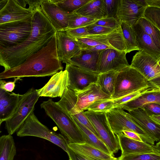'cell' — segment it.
<instances>
[{"instance_id":"obj_1","label":"cell","mask_w":160,"mask_h":160,"mask_svg":"<svg viewBox=\"0 0 160 160\" xmlns=\"http://www.w3.org/2000/svg\"><path fill=\"white\" fill-rule=\"evenodd\" d=\"M63 68L57 53L55 33L45 46L22 63L0 73V79L52 76Z\"/></svg>"},{"instance_id":"obj_2","label":"cell","mask_w":160,"mask_h":160,"mask_svg":"<svg viewBox=\"0 0 160 160\" xmlns=\"http://www.w3.org/2000/svg\"><path fill=\"white\" fill-rule=\"evenodd\" d=\"M46 114L55 122L68 143H85L78 125L65 110L51 99L40 105Z\"/></svg>"},{"instance_id":"obj_3","label":"cell","mask_w":160,"mask_h":160,"mask_svg":"<svg viewBox=\"0 0 160 160\" xmlns=\"http://www.w3.org/2000/svg\"><path fill=\"white\" fill-rule=\"evenodd\" d=\"M155 85L158 86L148 80L129 65L118 72L111 99L120 98L140 89Z\"/></svg>"},{"instance_id":"obj_4","label":"cell","mask_w":160,"mask_h":160,"mask_svg":"<svg viewBox=\"0 0 160 160\" xmlns=\"http://www.w3.org/2000/svg\"><path fill=\"white\" fill-rule=\"evenodd\" d=\"M19 137L32 136L45 139L62 148L67 153L68 142L62 135L49 129L42 124L32 112L17 131Z\"/></svg>"},{"instance_id":"obj_5","label":"cell","mask_w":160,"mask_h":160,"mask_svg":"<svg viewBox=\"0 0 160 160\" xmlns=\"http://www.w3.org/2000/svg\"><path fill=\"white\" fill-rule=\"evenodd\" d=\"M40 0H8L0 10V25L31 18Z\"/></svg>"},{"instance_id":"obj_6","label":"cell","mask_w":160,"mask_h":160,"mask_svg":"<svg viewBox=\"0 0 160 160\" xmlns=\"http://www.w3.org/2000/svg\"><path fill=\"white\" fill-rule=\"evenodd\" d=\"M39 97L37 90L33 88L21 95L11 117L5 121V128L9 135H11L17 131L26 118L33 111L35 105Z\"/></svg>"},{"instance_id":"obj_7","label":"cell","mask_w":160,"mask_h":160,"mask_svg":"<svg viewBox=\"0 0 160 160\" xmlns=\"http://www.w3.org/2000/svg\"><path fill=\"white\" fill-rule=\"evenodd\" d=\"M110 127L116 135L124 130L133 132L138 134L142 141L152 145L155 141L133 121L128 112L122 108L112 109L105 112Z\"/></svg>"},{"instance_id":"obj_8","label":"cell","mask_w":160,"mask_h":160,"mask_svg":"<svg viewBox=\"0 0 160 160\" xmlns=\"http://www.w3.org/2000/svg\"><path fill=\"white\" fill-rule=\"evenodd\" d=\"M31 29V18L0 24V46L11 47L21 43L28 37Z\"/></svg>"},{"instance_id":"obj_9","label":"cell","mask_w":160,"mask_h":160,"mask_svg":"<svg viewBox=\"0 0 160 160\" xmlns=\"http://www.w3.org/2000/svg\"><path fill=\"white\" fill-rule=\"evenodd\" d=\"M84 113L98 133L103 142L114 156L120 149L117 138L112 131L105 112H94L87 110Z\"/></svg>"},{"instance_id":"obj_10","label":"cell","mask_w":160,"mask_h":160,"mask_svg":"<svg viewBox=\"0 0 160 160\" xmlns=\"http://www.w3.org/2000/svg\"><path fill=\"white\" fill-rule=\"evenodd\" d=\"M160 60L142 51L133 56L130 66L137 70L148 80L160 86Z\"/></svg>"},{"instance_id":"obj_11","label":"cell","mask_w":160,"mask_h":160,"mask_svg":"<svg viewBox=\"0 0 160 160\" xmlns=\"http://www.w3.org/2000/svg\"><path fill=\"white\" fill-rule=\"evenodd\" d=\"M125 51L108 48L99 52L97 73L99 74L112 71H119L129 66Z\"/></svg>"},{"instance_id":"obj_12","label":"cell","mask_w":160,"mask_h":160,"mask_svg":"<svg viewBox=\"0 0 160 160\" xmlns=\"http://www.w3.org/2000/svg\"><path fill=\"white\" fill-rule=\"evenodd\" d=\"M65 70L68 74L69 84L68 88L74 92L82 91L90 84L96 83L99 74L69 63H66Z\"/></svg>"},{"instance_id":"obj_13","label":"cell","mask_w":160,"mask_h":160,"mask_svg":"<svg viewBox=\"0 0 160 160\" xmlns=\"http://www.w3.org/2000/svg\"><path fill=\"white\" fill-rule=\"evenodd\" d=\"M117 138L121 156L130 154H141L154 153L160 155V142L152 145L144 141H140L128 138L122 132L116 135Z\"/></svg>"},{"instance_id":"obj_14","label":"cell","mask_w":160,"mask_h":160,"mask_svg":"<svg viewBox=\"0 0 160 160\" xmlns=\"http://www.w3.org/2000/svg\"><path fill=\"white\" fill-rule=\"evenodd\" d=\"M40 5L43 13L56 31H65L71 13L63 10L52 0H40Z\"/></svg>"},{"instance_id":"obj_15","label":"cell","mask_w":160,"mask_h":160,"mask_svg":"<svg viewBox=\"0 0 160 160\" xmlns=\"http://www.w3.org/2000/svg\"><path fill=\"white\" fill-rule=\"evenodd\" d=\"M56 37L58 58L61 62L68 63L79 53L81 48L76 40L66 31H57Z\"/></svg>"},{"instance_id":"obj_16","label":"cell","mask_w":160,"mask_h":160,"mask_svg":"<svg viewBox=\"0 0 160 160\" xmlns=\"http://www.w3.org/2000/svg\"><path fill=\"white\" fill-rule=\"evenodd\" d=\"M146 7L139 4L136 0H119L117 19L120 22H123L133 27L143 17Z\"/></svg>"},{"instance_id":"obj_17","label":"cell","mask_w":160,"mask_h":160,"mask_svg":"<svg viewBox=\"0 0 160 160\" xmlns=\"http://www.w3.org/2000/svg\"><path fill=\"white\" fill-rule=\"evenodd\" d=\"M69 84L67 71L61 70L53 75L45 86L37 91L40 97L61 98Z\"/></svg>"},{"instance_id":"obj_18","label":"cell","mask_w":160,"mask_h":160,"mask_svg":"<svg viewBox=\"0 0 160 160\" xmlns=\"http://www.w3.org/2000/svg\"><path fill=\"white\" fill-rule=\"evenodd\" d=\"M134 122L155 142L160 140V125L153 122L146 111L140 108L128 112Z\"/></svg>"},{"instance_id":"obj_19","label":"cell","mask_w":160,"mask_h":160,"mask_svg":"<svg viewBox=\"0 0 160 160\" xmlns=\"http://www.w3.org/2000/svg\"><path fill=\"white\" fill-rule=\"evenodd\" d=\"M139 51H142L156 59L160 60V49L152 38L144 31L137 22L133 26Z\"/></svg>"},{"instance_id":"obj_20","label":"cell","mask_w":160,"mask_h":160,"mask_svg":"<svg viewBox=\"0 0 160 160\" xmlns=\"http://www.w3.org/2000/svg\"><path fill=\"white\" fill-rule=\"evenodd\" d=\"M5 81L0 79V120L5 121L13 113L21 95L10 93L1 87Z\"/></svg>"},{"instance_id":"obj_21","label":"cell","mask_w":160,"mask_h":160,"mask_svg":"<svg viewBox=\"0 0 160 160\" xmlns=\"http://www.w3.org/2000/svg\"><path fill=\"white\" fill-rule=\"evenodd\" d=\"M99 52H88L81 49L79 53L71 59L68 63L85 70L97 73Z\"/></svg>"},{"instance_id":"obj_22","label":"cell","mask_w":160,"mask_h":160,"mask_svg":"<svg viewBox=\"0 0 160 160\" xmlns=\"http://www.w3.org/2000/svg\"><path fill=\"white\" fill-rule=\"evenodd\" d=\"M68 146L89 160H112L116 158L86 143H68Z\"/></svg>"},{"instance_id":"obj_23","label":"cell","mask_w":160,"mask_h":160,"mask_svg":"<svg viewBox=\"0 0 160 160\" xmlns=\"http://www.w3.org/2000/svg\"><path fill=\"white\" fill-rule=\"evenodd\" d=\"M73 13L97 20L107 17L103 0H89Z\"/></svg>"},{"instance_id":"obj_24","label":"cell","mask_w":160,"mask_h":160,"mask_svg":"<svg viewBox=\"0 0 160 160\" xmlns=\"http://www.w3.org/2000/svg\"><path fill=\"white\" fill-rule=\"evenodd\" d=\"M150 102L160 104V91L145 93L138 98L124 104L122 108L128 111L142 107Z\"/></svg>"},{"instance_id":"obj_25","label":"cell","mask_w":160,"mask_h":160,"mask_svg":"<svg viewBox=\"0 0 160 160\" xmlns=\"http://www.w3.org/2000/svg\"><path fill=\"white\" fill-rule=\"evenodd\" d=\"M71 117L80 129L85 143L97 148L108 154L113 156L107 146L98 138L80 123L73 116Z\"/></svg>"},{"instance_id":"obj_26","label":"cell","mask_w":160,"mask_h":160,"mask_svg":"<svg viewBox=\"0 0 160 160\" xmlns=\"http://www.w3.org/2000/svg\"><path fill=\"white\" fill-rule=\"evenodd\" d=\"M118 71H112L99 74L97 83L99 85L102 91L111 97L114 91Z\"/></svg>"},{"instance_id":"obj_27","label":"cell","mask_w":160,"mask_h":160,"mask_svg":"<svg viewBox=\"0 0 160 160\" xmlns=\"http://www.w3.org/2000/svg\"><path fill=\"white\" fill-rule=\"evenodd\" d=\"M16 154L14 140L10 135L0 137V160H13Z\"/></svg>"},{"instance_id":"obj_28","label":"cell","mask_w":160,"mask_h":160,"mask_svg":"<svg viewBox=\"0 0 160 160\" xmlns=\"http://www.w3.org/2000/svg\"><path fill=\"white\" fill-rule=\"evenodd\" d=\"M120 22V27L126 48V53H127L134 50L139 51L133 27L123 22Z\"/></svg>"},{"instance_id":"obj_29","label":"cell","mask_w":160,"mask_h":160,"mask_svg":"<svg viewBox=\"0 0 160 160\" xmlns=\"http://www.w3.org/2000/svg\"><path fill=\"white\" fill-rule=\"evenodd\" d=\"M157 91H160V86L155 85L140 89L121 98L113 100V108H122L126 102L135 99L145 93Z\"/></svg>"},{"instance_id":"obj_30","label":"cell","mask_w":160,"mask_h":160,"mask_svg":"<svg viewBox=\"0 0 160 160\" xmlns=\"http://www.w3.org/2000/svg\"><path fill=\"white\" fill-rule=\"evenodd\" d=\"M107 34L89 35L86 37L76 39L81 49H86L96 45L104 44L113 49L110 45Z\"/></svg>"},{"instance_id":"obj_31","label":"cell","mask_w":160,"mask_h":160,"mask_svg":"<svg viewBox=\"0 0 160 160\" xmlns=\"http://www.w3.org/2000/svg\"><path fill=\"white\" fill-rule=\"evenodd\" d=\"M107 37L111 46L120 51H126V47L120 26L107 34Z\"/></svg>"},{"instance_id":"obj_32","label":"cell","mask_w":160,"mask_h":160,"mask_svg":"<svg viewBox=\"0 0 160 160\" xmlns=\"http://www.w3.org/2000/svg\"><path fill=\"white\" fill-rule=\"evenodd\" d=\"M97 20L75 13H71L69 17L68 27L65 31L86 27L94 23Z\"/></svg>"},{"instance_id":"obj_33","label":"cell","mask_w":160,"mask_h":160,"mask_svg":"<svg viewBox=\"0 0 160 160\" xmlns=\"http://www.w3.org/2000/svg\"><path fill=\"white\" fill-rule=\"evenodd\" d=\"M137 22L145 32L152 38L156 45L160 49V30L143 17L140 18Z\"/></svg>"},{"instance_id":"obj_34","label":"cell","mask_w":160,"mask_h":160,"mask_svg":"<svg viewBox=\"0 0 160 160\" xmlns=\"http://www.w3.org/2000/svg\"><path fill=\"white\" fill-rule=\"evenodd\" d=\"M64 11L73 13L89 0H52Z\"/></svg>"},{"instance_id":"obj_35","label":"cell","mask_w":160,"mask_h":160,"mask_svg":"<svg viewBox=\"0 0 160 160\" xmlns=\"http://www.w3.org/2000/svg\"><path fill=\"white\" fill-rule=\"evenodd\" d=\"M143 17L160 30V8L147 6Z\"/></svg>"},{"instance_id":"obj_36","label":"cell","mask_w":160,"mask_h":160,"mask_svg":"<svg viewBox=\"0 0 160 160\" xmlns=\"http://www.w3.org/2000/svg\"><path fill=\"white\" fill-rule=\"evenodd\" d=\"M113 104L111 99L99 100L90 105L87 110L94 112H106L113 108Z\"/></svg>"},{"instance_id":"obj_37","label":"cell","mask_w":160,"mask_h":160,"mask_svg":"<svg viewBox=\"0 0 160 160\" xmlns=\"http://www.w3.org/2000/svg\"><path fill=\"white\" fill-rule=\"evenodd\" d=\"M118 160H160V155L154 153L130 154L121 156Z\"/></svg>"},{"instance_id":"obj_38","label":"cell","mask_w":160,"mask_h":160,"mask_svg":"<svg viewBox=\"0 0 160 160\" xmlns=\"http://www.w3.org/2000/svg\"><path fill=\"white\" fill-rule=\"evenodd\" d=\"M106 11L108 17L117 18L119 0H103Z\"/></svg>"},{"instance_id":"obj_39","label":"cell","mask_w":160,"mask_h":160,"mask_svg":"<svg viewBox=\"0 0 160 160\" xmlns=\"http://www.w3.org/2000/svg\"><path fill=\"white\" fill-rule=\"evenodd\" d=\"M94 24L115 29L120 26V22L116 18L106 17L97 20Z\"/></svg>"},{"instance_id":"obj_40","label":"cell","mask_w":160,"mask_h":160,"mask_svg":"<svg viewBox=\"0 0 160 160\" xmlns=\"http://www.w3.org/2000/svg\"><path fill=\"white\" fill-rule=\"evenodd\" d=\"M86 27L89 35L105 34L111 32L114 29L97 25L94 23Z\"/></svg>"},{"instance_id":"obj_41","label":"cell","mask_w":160,"mask_h":160,"mask_svg":"<svg viewBox=\"0 0 160 160\" xmlns=\"http://www.w3.org/2000/svg\"><path fill=\"white\" fill-rule=\"evenodd\" d=\"M65 31L70 36L76 39L85 38L89 35L86 27Z\"/></svg>"},{"instance_id":"obj_42","label":"cell","mask_w":160,"mask_h":160,"mask_svg":"<svg viewBox=\"0 0 160 160\" xmlns=\"http://www.w3.org/2000/svg\"><path fill=\"white\" fill-rule=\"evenodd\" d=\"M142 108L148 114L160 115V104L150 102L145 105Z\"/></svg>"},{"instance_id":"obj_43","label":"cell","mask_w":160,"mask_h":160,"mask_svg":"<svg viewBox=\"0 0 160 160\" xmlns=\"http://www.w3.org/2000/svg\"><path fill=\"white\" fill-rule=\"evenodd\" d=\"M69 160H89L68 147L67 152Z\"/></svg>"},{"instance_id":"obj_44","label":"cell","mask_w":160,"mask_h":160,"mask_svg":"<svg viewBox=\"0 0 160 160\" xmlns=\"http://www.w3.org/2000/svg\"><path fill=\"white\" fill-rule=\"evenodd\" d=\"M18 80L16 78L13 82H6L5 81L1 85V87L8 92H11L14 89L15 82Z\"/></svg>"},{"instance_id":"obj_45","label":"cell","mask_w":160,"mask_h":160,"mask_svg":"<svg viewBox=\"0 0 160 160\" xmlns=\"http://www.w3.org/2000/svg\"><path fill=\"white\" fill-rule=\"evenodd\" d=\"M122 132L126 137L134 140L143 141L140 136L137 133L131 131L124 130Z\"/></svg>"},{"instance_id":"obj_46","label":"cell","mask_w":160,"mask_h":160,"mask_svg":"<svg viewBox=\"0 0 160 160\" xmlns=\"http://www.w3.org/2000/svg\"><path fill=\"white\" fill-rule=\"evenodd\" d=\"M112 48L106 44H102L83 49L88 52L100 51L108 48Z\"/></svg>"},{"instance_id":"obj_47","label":"cell","mask_w":160,"mask_h":160,"mask_svg":"<svg viewBox=\"0 0 160 160\" xmlns=\"http://www.w3.org/2000/svg\"><path fill=\"white\" fill-rule=\"evenodd\" d=\"M147 6L160 8V0H145Z\"/></svg>"},{"instance_id":"obj_48","label":"cell","mask_w":160,"mask_h":160,"mask_svg":"<svg viewBox=\"0 0 160 160\" xmlns=\"http://www.w3.org/2000/svg\"><path fill=\"white\" fill-rule=\"evenodd\" d=\"M150 119L155 123L160 125V115L148 114V113Z\"/></svg>"},{"instance_id":"obj_49","label":"cell","mask_w":160,"mask_h":160,"mask_svg":"<svg viewBox=\"0 0 160 160\" xmlns=\"http://www.w3.org/2000/svg\"><path fill=\"white\" fill-rule=\"evenodd\" d=\"M136 1L139 4L144 7H146L147 6L145 0H136Z\"/></svg>"},{"instance_id":"obj_50","label":"cell","mask_w":160,"mask_h":160,"mask_svg":"<svg viewBox=\"0 0 160 160\" xmlns=\"http://www.w3.org/2000/svg\"><path fill=\"white\" fill-rule=\"evenodd\" d=\"M8 0H0V10L5 5Z\"/></svg>"},{"instance_id":"obj_51","label":"cell","mask_w":160,"mask_h":160,"mask_svg":"<svg viewBox=\"0 0 160 160\" xmlns=\"http://www.w3.org/2000/svg\"><path fill=\"white\" fill-rule=\"evenodd\" d=\"M2 121H1V120H0V126H1V123H2ZM1 132L0 131V133Z\"/></svg>"},{"instance_id":"obj_52","label":"cell","mask_w":160,"mask_h":160,"mask_svg":"<svg viewBox=\"0 0 160 160\" xmlns=\"http://www.w3.org/2000/svg\"><path fill=\"white\" fill-rule=\"evenodd\" d=\"M112 160H118V158H116V159Z\"/></svg>"}]
</instances>
